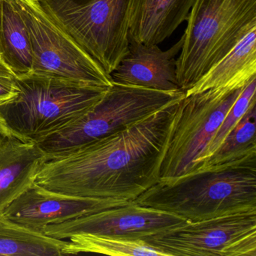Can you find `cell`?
Listing matches in <instances>:
<instances>
[{
  "instance_id": "obj_1",
  "label": "cell",
  "mask_w": 256,
  "mask_h": 256,
  "mask_svg": "<svg viewBox=\"0 0 256 256\" xmlns=\"http://www.w3.org/2000/svg\"><path fill=\"white\" fill-rule=\"evenodd\" d=\"M176 103L118 132L46 154L34 184L70 196L134 202L160 180Z\"/></svg>"
},
{
  "instance_id": "obj_2",
  "label": "cell",
  "mask_w": 256,
  "mask_h": 256,
  "mask_svg": "<svg viewBox=\"0 0 256 256\" xmlns=\"http://www.w3.org/2000/svg\"><path fill=\"white\" fill-rule=\"evenodd\" d=\"M134 202L190 221L256 211V155L158 180Z\"/></svg>"
},
{
  "instance_id": "obj_3",
  "label": "cell",
  "mask_w": 256,
  "mask_h": 256,
  "mask_svg": "<svg viewBox=\"0 0 256 256\" xmlns=\"http://www.w3.org/2000/svg\"><path fill=\"white\" fill-rule=\"evenodd\" d=\"M18 94L0 106V122L38 144L86 114L108 90L34 73L18 76Z\"/></svg>"
},
{
  "instance_id": "obj_4",
  "label": "cell",
  "mask_w": 256,
  "mask_h": 256,
  "mask_svg": "<svg viewBox=\"0 0 256 256\" xmlns=\"http://www.w3.org/2000/svg\"><path fill=\"white\" fill-rule=\"evenodd\" d=\"M186 22L176 62L185 92L256 24V0H194Z\"/></svg>"
},
{
  "instance_id": "obj_5",
  "label": "cell",
  "mask_w": 256,
  "mask_h": 256,
  "mask_svg": "<svg viewBox=\"0 0 256 256\" xmlns=\"http://www.w3.org/2000/svg\"><path fill=\"white\" fill-rule=\"evenodd\" d=\"M46 14L108 74L128 50L134 0H37Z\"/></svg>"
},
{
  "instance_id": "obj_6",
  "label": "cell",
  "mask_w": 256,
  "mask_h": 256,
  "mask_svg": "<svg viewBox=\"0 0 256 256\" xmlns=\"http://www.w3.org/2000/svg\"><path fill=\"white\" fill-rule=\"evenodd\" d=\"M185 92L113 83L86 114L38 143L46 154L62 152L124 130L178 102Z\"/></svg>"
},
{
  "instance_id": "obj_7",
  "label": "cell",
  "mask_w": 256,
  "mask_h": 256,
  "mask_svg": "<svg viewBox=\"0 0 256 256\" xmlns=\"http://www.w3.org/2000/svg\"><path fill=\"white\" fill-rule=\"evenodd\" d=\"M244 88L210 89L185 95L176 103L166 136L158 180L196 170L198 160Z\"/></svg>"
},
{
  "instance_id": "obj_8",
  "label": "cell",
  "mask_w": 256,
  "mask_h": 256,
  "mask_svg": "<svg viewBox=\"0 0 256 256\" xmlns=\"http://www.w3.org/2000/svg\"><path fill=\"white\" fill-rule=\"evenodd\" d=\"M29 34L34 74L108 88L112 76L62 30L37 0H13Z\"/></svg>"
},
{
  "instance_id": "obj_9",
  "label": "cell",
  "mask_w": 256,
  "mask_h": 256,
  "mask_svg": "<svg viewBox=\"0 0 256 256\" xmlns=\"http://www.w3.org/2000/svg\"><path fill=\"white\" fill-rule=\"evenodd\" d=\"M142 240L166 256H256V211L186 220Z\"/></svg>"
},
{
  "instance_id": "obj_10",
  "label": "cell",
  "mask_w": 256,
  "mask_h": 256,
  "mask_svg": "<svg viewBox=\"0 0 256 256\" xmlns=\"http://www.w3.org/2000/svg\"><path fill=\"white\" fill-rule=\"evenodd\" d=\"M184 220L174 214L132 202L64 222L48 224L42 233L60 240L82 234L142 240Z\"/></svg>"
},
{
  "instance_id": "obj_11",
  "label": "cell",
  "mask_w": 256,
  "mask_h": 256,
  "mask_svg": "<svg viewBox=\"0 0 256 256\" xmlns=\"http://www.w3.org/2000/svg\"><path fill=\"white\" fill-rule=\"evenodd\" d=\"M130 202L70 196L34 184L6 208L2 218L42 233L48 224L64 222Z\"/></svg>"
},
{
  "instance_id": "obj_12",
  "label": "cell",
  "mask_w": 256,
  "mask_h": 256,
  "mask_svg": "<svg viewBox=\"0 0 256 256\" xmlns=\"http://www.w3.org/2000/svg\"><path fill=\"white\" fill-rule=\"evenodd\" d=\"M182 44V36L168 50H162L158 44H144L130 34L128 53L110 74L114 83L156 90H181L176 78V56Z\"/></svg>"
},
{
  "instance_id": "obj_13",
  "label": "cell",
  "mask_w": 256,
  "mask_h": 256,
  "mask_svg": "<svg viewBox=\"0 0 256 256\" xmlns=\"http://www.w3.org/2000/svg\"><path fill=\"white\" fill-rule=\"evenodd\" d=\"M44 157L38 143L6 128L0 139V218L13 200L34 186Z\"/></svg>"
},
{
  "instance_id": "obj_14",
  "label": "cell",
  "mask_w": 256,
  "mask_h": 256,
  "mask_svg": "<svg viewBox=\"0 0 256 256\" xmlns=\"http://www.w3.org/2000/svg\"><path fill=\"white\" fill-rule=\"evenodd\" d=\"M194 1L134 0L130 34L144 44H160L186 22Z\"/></svg>"
},
{
  "instance_id": "obj_15",
  "label": "cell",
  "mask_w": 256,
  "mask_h": 256,
  "mask_svg": "<svg viewBox=\"0 0 256 256\" xmlns=\"http://www.w3.org/2000/svg\"><path fill=\"white\" fill-rule=\"evenodd\" d=\"M256 77V24L252 26L234 47L211 67L186 96L210 89L238 90Z\"/></svg>"
},
{
  "instance_id": "obj_16",
  "label": "cell",
  "mask_w": 256,
  "mask_h": 256,
  "mask_svg": "<svg viewBox=\"0 0 256 256\" xmlns=\"http://www.w3.org/2000/svg\"><path fill=\"white\" fill-rule=\"evenodd\" d=\"M0 58L18 76L32 73L29 34L13 0H0Z\"/></svg>"
},
{
  "instance_id": "obj_17",
  "label": "cell",
  "mask_w": 256,
  "mask_h": 256,
  "mask_svg": "<svg viewBox=\"0 0 256 256\" xmlns=\"http://www.w3.org/2000/svg\"><path fill=\"white\" fill-rule=\"evenodd\" d=\"M66 244L67 240L52 238L0 218V256H61Z\"/></svg>"
},
{
  "instance_id": "obj_18",
  "label": "cell",
  "mask_w": 256,
  "mask_h": 256,
  "mask_svg": "<svg viewBox=\"0 0 256 256\" xmlns=\"http://www.w3.org/2000/svg\"><path fill=\"white\" fill-rule=\"evenodd\" d=\"M256 102L224 138L215 152L197 170L224 166L252 155H256Z\"/></svg>"
},
{
  "instance_id": "obj_19",
  "label": "cell",
  "mask_w": 256,
  "mask_h": 256,
  "mask_svg": "<svg viewBox=\"0 0 256 256\" xmlns=\"http://www.w3.org/2000/svg\"><path fill=\"white\" fill-rule=\"evenodd\" d=\"M67 240L64 256L82 253H100L113 256H166L162 252L148 245L142 240H127L102 235H73Z\"/></svg>"
},
{
  "instance_id": "obj_20",
  "label": "cell",
  "mask_w": 256,
  "mask_h": 256,
  "mask_svg": "<svg viewBox=\"0 0 256 256\" xmlns=\"http://www.w3.org/2000/svg\"><path fill=\"white\" fill-rule=\"evenodd\" d=\"M256 77L253 78L242 90L239 97L234 103L232 107L226 114L216 132L212 137V140L206 146L200 158L198 160L196 170L198 168L202 162L212 155L216 150L220 146L224 138L233 130L234 127L240 120L248 108L256 102Z\"/></svg>"
},
{
  "instance_id": "obj_21",
  "label": "cell",
  "mask_w": 256,
  "mask_h": 256,
  "mask_svg": "<svg viewBox=\"0 0 256 256\" xmlns=\"http://www.w3.org/2000/svg\"><path fill=\"white\" fill-rule=\"evenodd\" d=\"M18 76L0 58V106L18 94Z\"/></svg>"
},
{
  "instance_id": "obj_22",
  "label": "cell",
  "mask_w": 256,
  "mask_h": 256,
  "mask_svg": "<svg viewBox=\"0 0 256 256\" xmlns=\"http://www.w3.org/2000/svg\"><path fill=\"white\" fill-rule=\"evenodd\" d=\"M5 132L6 127L4 126V124H2V122H0V139H1V138H2V136H4Z\"/></svg>"
}]
</instances>
